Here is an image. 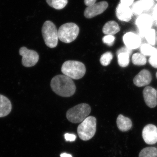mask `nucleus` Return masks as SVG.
Listing matches in <instances>:
<instances>
[{
    "instance_id": "obj_3",
    "label": "nucleus",
    "mask_w": 157,
    "mask_h": 157,
    "mask_svg": "<svg viewBox=\"0 0 157 157\" xmlns=\"http://www.w3.org/2000/svg\"><path fill=\"white\" fill-rule=\"evenodd\" d=\"M96 130L97 119L94 117L89 116L78 126L77 133L80 139L87 141L94 136Z\"/></svg>"
},
{
    "instance_id": "obj_15",
    "label": "nucleus",
    "mask_w": 157,
    "mask_h": 157,
    "mask_svg": "<svg viewBox=\"0 0 157 157\" xmlns=\"http://www.w3.org/2000/svg\"><path fill=\"white\" fill-rule=\"evenodd\" d=\"M131 53L132 50L126 47H122L117 51L118 63L120 67H126L129 65Z\"/></svg>"
},
{
    "instance_id": "obj_8",
    "label": "nucleus",
    "mask_w": 157,
    "mask_h": 157,
    "mask_svg": "<svg viewBox=\"0 0 157 157\" xmlns=\"http://www.w3.org/2000/svg\"><path fill=\"white\" fill-rule=\"evenodd\" d=\"M108 7V4L106 1H102L95 3L91 6H87L85 10L84 15L87 18H92L103 13Z\"/></svg>"
},
{
    "instance_id": "obj_34",
    "label": "nucleus",
    "mask_w": 157,
    "mask_h": 157,
    "mask_svg": "<svg viewBox=\"0 0 157 157\" xmlns=\"http://www.w3.org/2000/svg\"><path fill=\"white\" fill-rule=\"evenodd\" d=\"M156 77L157 78V72L156 74Z\"/></svg>"
},
{
    "instance_id": "obj_32",
    "label": "nucleus",
    "mask_w": 157,
    "mask_h": 157,
    "mask_svg": "<svg viewBox=\"0 0 157 157\" xmlns=\"http://www.w3.org/2000/svg\"><path fill=\"white\" fill-rule=\"evenodd\" d=\"M97 0H84V3L86 6H89L96 3Z\"/></svg>"
},
{
    "instance_id": "obj_17",
    "label": "nucleus",
    "mask_w": 157,
    "mask_h": 157,
    "mask_svg": "<svg viewBox=\"0 0 157 157\" xmlns=\"http://www.w3.org/2000/svg\"><path fill=\"white\" fill-rule=\"evenodd\" d=\"M117 124L120 131L122 132H126L132 128V122L129 118L120 114L117 119Z\"/></svg>"
},
{
    "instance_id": "obj_1",
    "label": "nucleus",
    "mask_w": 157,
    "mask_h": 157,
    "mask_svg": "<svg viewBox=\"0 0 157 157\" xmlns=\"http://www.w3.org/2000/svg\"><path fill=\"white\" fill-rule=\"evenodd\" d=\"M50 85L54 92L61 97H71L76 92V85L72 78L65 75H59L54 77Z\"/></svg>"
},
{
    "instance_id": "obj_22",
    "label": "nucleus",
    "mask_w": 157,
    "mask_h": 157,
    "mask_svg": "<svg viewBox=\"0 0 157 157\" xmlns=\"http://www.w3.org/2000/svg\"><path fill=\"white\" fill-rule=\"evenodd\" d=\"M133 63L137 66H143L146 64V57L142 53H136L133 55L132 57Z\"/></svg>"
},
{
    "instance_id": "obj_36",
    "label": "nucleus",
    "mask_w": 157,
    "mask_h": 157,
    "mask_svg": "<svg viewBox=\"0 0 157 157\" xmlns=\"http://www.w3.org/2000/svg\"><path fill=\"white\" fill-rule=\"evenodd\" d=\"M155 1H157V0H155Z\"/></svg>"
},
{
    "instance_id": "obj_24",
    "label": "nucleus",
    "mask_w": 157,
    "mask_h": 157,
    "mask_svg": "<svg viewBox=\"0 0 157 157\" xmlns=\"http://www.w3.org/2000/svg\"><path fill=\"white\" fill-rule=\"evenodd\" d=\"M144 36L145 37L148 44L154 45L155 44L156 32L154 29H150L145 32Z\"/></svg>"
},
{
    "instance_id": "obj_13",
    "label": "nucleus",
    "mask_w": 157,
    "mask_h": 157,
    "mask_svg": "<svg viewBox=\"0 0 157 157\" xmlns=\"http://www.w3.org/2000/svg\"><path fill=\"white\" fill-rule=\"evenodd\" d=\"M116 14L119 20L128 22L132 19L133 12L130 7L124 6L120 3L116 9Z\"/></svg>"
},
{
    "instance_id": "obj_25",
    "label": "nucleus",
    "mask_w": 157,
    "mask_h": 157,
    "mask_svg": "<svg viewBox=\"0 0 157 157\" xmlns=\"http://www.w3.org/2000/svg\"><path fill=\"white\" fill-rule=\"evenodd\" d=\"M113 57V56L112 53L109 52H107L103 54L100 59L101 64L104 67L108 66L112 61Z\"/></svg>"
},
{
    "instance_id": "obj_35",
    "label": "nucleus",
    "mask_w": 157,
    "mask_h": 157,
    "mask_svg": "<svg viewBox=\"0 0 157 157\" xmlns=\"http://www.w3.org/2000/svg\"><path fill=\"white\" fill-rule=\"evenodd\" d=\"M156 91H157V90H156Z\"/></svg>"
},
{
    "instance_id": "obj_20",
    "label": "nucleus",
    "mask_w": 157,
    "mask_h": 157,
    "mask_svg": "<svg viewBox=\"0 0 157 157\" xmlns=\"http://www.w3.org/2000/svg\"><path fill=\"white\" fill-rule=\"evenodd\" d=\"M50 7L57 10L64 9L68 3V0H46Z\"/></svg>"
},
{
    "instance_id": "obj_2",
    "label": "nucleus",
    "mask_w": 157,
    "mask_h": 157,
    "mask_svg": "<svg viewBox=\"0 0 157 157\" xmlns=\"http://www.w3.org/2000/svg\"><path fill=\"white\" fill-rule=\"evenodd\" d=\"M61 71L64 75L74 79H79L85 74L86 69L83 63L77 61L68 60L62 65Z\"/></svg>"
},
{
    "instance_id": "obj_31",
    "label": "nucleus",
    "mask_w": 157,
    "mask_h": 157,
    "mask_svg": "<svg viewBox=\"0 0 157 157\" xmlns=\"http://www.w3.org/2000/svg\"><path fill=\"white\" fill-rule=\"evenodd\" d=\"M152 14L153 18L157 21V4L155 6L154 8Z\"/></svg>"
},
{
    "instance_id": "obj_11",
    "label": "nucleus",
    "mask_w": 157,
    "mask_h": 157,
    "mask_svg": "<svg viewBox=\"0 0 157 157\" xmlns=\"http://www.w3.org/2000/svg\"><path fill=\"white\" fill-rule=\"evenodd\" d=\"M123 40L126 47L131 50L138 48L141 43V40L139 36L132 32L124 34Z\"/></svg>"
},
{
    "instance_id": "obj_4",
    "label": "nucleus",
    "mask_w": 157,
    "mask_h": 157,
    "mask_svg": "<svg viewBox=\"0 0 157 157\" xmlns=\"http://www.w3.org/2000/svg\"><path fill=\"white\" fill-rule=\"evenodd\" d=\"M91 111V109L89 104H79L69 109L66 117L69 121L74 124L79 123L88 117Z\"/></svg>"
},
{
    "instance_id": "obj_14",
    "label": "nucleus",
    "mask_w": 157,
    "mask_h": 157,
    "mask_svg": "<svg viewBox=\"0 0 157 157\" xmlns=\"http://www.w3.org/2000/svg\"><path fill=\"white\" fill-rule=\"evenodd\" d=\"M151 73L147 70H143L135 76L134 78V84L138 87H142L148 85L151 82Z\"/></svg>"
},
{
    "instance_id": "obj_26",
    "label": "nucleus",
    "mask_w": 157,
    "mask_h": 157,
    "mask_svg": "<svg viewBox=\"0 0 157 157\" xmlns=\"http://www.w3.org/2000/svg\"><path fill=\"white\" fill-rule=\"evenodd\" d=\"M115 37L112 35H106L102 39V41L108 46H112L114 43Z\"/></svg>"
},
{
    "instance_id": "obj_5",
    "label": "nucleus",
    "mask_w": 157,
    "mask_h": 157,
    "mask_svg": "<svg viewBox=\"0 0 157 157\" xmlns=\"http://www.w3.org/2000/svg\"><path fill=\"white\" fill-rule=\"evenodd\" d=\"M42 33L45 44L48 47H56L58 42V31L53 22L50 21H45L42 26Z\"/></svg>"
},
{
    "instance_id": "obj_12",
    "label": "nucleus",
    "mask_w": 157,
    "mask_h": 157,
    "mask_svg": "<svg viewBox=\"0 0 157 157\" xmlns=\"http://www.w3.org/2000/svg\"><path fill=\"white\" fill-rule=\"evenodd\" d=\"M143 96L145 103L150 108H154L157 104V91L151 86H147L143 91Z\"/></svg>"
},
{
    "instance_id": "obj_19",
    "label": "nucleus",
    "mask_w": 157,
    "mask_h": 157,
    "mask_svg": "<svg viewBox=\"0 0 157 157\" xmlns=\"http://www.w3.org/2000/svg\"><path fill=\"white\" fill-rule=\"evenodd\" d=\"M139 157H157V148L154 147H145L140 151Z\"/></svg>"
},
{
    "instance_id": "obj_28",
    "label": "nucleus",
    "mask_w": 157,
    "mask_h": 157,
    "mask_svg": "<svg viewBox=\"0 0 157 157\" xmlns=\"http://www.w3.org/2000/svg\"><path fill=\"white\" fill-rule=\"evenodd\" d=\"M144 4L146 11L149 10L153 6L154 0H140Z\"/></svg>"
},
{
    "instance_id": "obj_30",
    "label": "nucleus",
    "mask_w": 157,
    "mask_h": 157,
    "mask_svg": "<svg viewBox=\"0 0 157 157\" xmlns=\"http://www.w3.org/2000/svg\"><path fill=\"white\" fill-rule=\"evenodd\" d=\"M134 0H121V4L124 6L130 7L133 5Z\"/></svg>"
},
{
    "instance_id": "obj_16",
    "label": "nucleus",
    "mask_w": 157,
    "mask_h": 157,
    "mask_svg": "<svg viewBox=\"0 0 157 157\" xmlns=\"http://www.w3.org/2000/svg\"><path fill=\"white\" fill-rule=\"evenodd\" d=\"M11 109L12 105L10 100L5 96L0 94V117L9 115Z\"/></svg>"
},
{
    "instance_id": "obj_21",
    "label": "nucleus",
    "mask_w": 157,
    "mask_h": 157,
    "mask_svg": "<svg viewBox=\"0 0 157 157\" xmlns=\"http://www.w3.org/2000/svg\"><path fill=\"white\" fill-rule=\"evenodd\" d=\"M132 10L133 14L138 16L143 14L144 11H146L144 4L140 0L137 1L133 4Z\"/></svg>"
},
{
    "instance_id": "obj_18",
    "label": "nucleus",
    "mask_w": 157,
    "mask_h": 157,
    "mask_svg": "<svg viewBox=\"0 0 157 157\" xmlns=\"http://www.w3.org/2000/svg\"><path fill=\"white\" fill-rule=\"evenodd\" d=\"M120 31V27L117 23L114 21H110L104 25L103 28V33L106 35H115Z\"/></svg>"
},
{
    "instance_id": "obj_33",
    "label": "nucleus",
    "mask_w": 157,
    "mask_h": 157,
    "mask_svg": "<svg viewBox=\"0 0 157 157\" xmlns=\"http://www.w3.org/2000/svg\"><path fill=\"white\" fill-rule=\"evenodd\" d=\"M61 157H72V156L71 155L68 154L64 153L60 155Z\"/></svg>"
},
{
    "instance_id": "obj_23",
    "label": "nucleus",
    "mask_w": 157,
    "mask_h": 157,
    "mask_svg": "<svg viewBox=\"0 0 157 157\" xmlns=\"http://www.w3.org/2000/svg\"><path fill=\"white\" fill-rule=\"evenodd\" d=\"M157 49L149 44H144L140 47L141 53L144 56H152L157 51Z\"/></svg>"
},
{
    "instance_id": "obj_27",
    "label": "nucleus",
    "mask_w": 157,
    "mask_h": 157,
    "mask_svg": "<svg viewBox=\"0 0 157 157\" xmlns=\"http://www.w3.org/2000/svg\"><path fill=\"white\" fill-rule=\"evenodd\" d=\"M149 62L152 67L157 68V50L152 56H150Z\"/></svg>"
},
{
    "instance_id": "obj_10",
    "label": "nucleus",
    "mask_w": 157,
    "mask_h": 157,
    "mask_svg": "<svg viewBox=\"0 0 157 157\" xmlns=\"http://www.w3.org/2000/svg\"><path fill=\"white\" fill-rule=\"evenodd\" d=\"M142 137L144 142L148 144H154L157 142V128L155 125L149 124L144 127Z\"/></svg>"
},
{
    "instance_id": "obj_29",
    "label": "nucleus",
    "mask_w": 157,
    "mask_h": 157,
    "mask_svg": "<svg viewBox=\"0 0 157 157\" xmlns=\"http://www.w3.org/2000/svg\"><path fill=\"white\" fill-rule=\"evenodd\" d=\"M66 141H75L76 139V136L74 134H65L64 135Z\"/></svg>"
},
{
    "instance_id": "obj_7",
    "label": "nucleus",
    "mask_w": 157,
    "mask_h": 157,
    "mask_svg": "<svg viewBox=\"0 0 157 157\" xmlns=\"http://www.w3.org/2000/svg\"><path fill=\"white\" fill-rule=\"evenodd\" d=\"M19 53L20 55L22 57L21 62L23 66L26 67H33L39 61V54L35 51L22 47L20 48Z\"/></svg>"
},
{
    "instance_id": "obj_9",
    "label": "nucleus",
    "mask_w": 157,
    "mask_h": 157,
    "mask_svg": "<svg viewBox=\"0 0 157 157\" xmlns=\"http://www.w3.org/2000/svg\"><path fill=\"white\" fill-rule=\"evenodd\" d=\"M154 19L149 14H142L139 15L136 20V25L141 36H144L145 32L151 28Z\"/></svg>"
},
{
    "instance_id": "obj_6",
    "label": "nucleus",
    "mask_w": 157,
    "mask_h": 157,
    "mask_svg": "<svg viewBox=\"0 0 157 157\" xmlns=\"http://www.w3.org/2000/svg\"><path fill=\"white\" fill-rule=\"evenodd\" d=\"M58 31L59 39L64 43H69L77 38L79 34V28L74 23H67L61 26Z\"/></svg>"
}]
</instances>
